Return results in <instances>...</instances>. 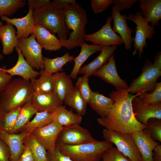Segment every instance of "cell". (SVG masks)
I'll list each match as a JSON object with an SVG mask.
<instances>
[{"label":"cell","mask_w":161,"mask_h":161,"mask_svg":"<svg viewBox=\"0 0 161 161\" xmlns=\"http://www.w3.org/2000/svg\"><path fill=\"white\" fill-rule=\"evenodd\" d=\"M129 93L127 89L113 91L110 94L109 97L114 103L106 117L97 118L99 124L109 130L130 134L147 128L136 120L132 108L133 99L142 93L135 95Z\"/></svg>","instance_id":"1"},{"label":"cell","mask_w":161,"mask_h":161,"mask_svg":"<svg viewBox=\"0 0 161 161\" xmlns=\"http://www.w3.org/2000/svg\"><path fill=\"white\" fill-rule=\"evenodd\" d=\"M64 10L65 24L72 31L68 38L59 39L62 47L70 49L80 46L85 42L87 15L85 10L76 3L68 5Z\"/></svg>","instance_id":"2"},{"label":"cell","mask_w":161,"mask_h":161,"mask_svg":"<svg viewBox=\"0 0 161 161\" xmlns=\"http://www.w3.org/2000/svg\"><path fill=\"white\" fill-rule=\"evenodd\" d=\"M34 92L30 81L21 78L12 79L0 93V106L5 112L22 106Z\"/></svg>","instance_id":"3"},{"label":"cell","mask_w":161,"mask_h":161,"mask_svg":"<svg viewBox=\"0 0 161 161\" xmlns=\"http://www.w3.org/2000/svg\"><path fill=\"white\" fill-rule=\"evenodd\" d=\"M35 25L41 26L52 34L56 33L59 39H66L69 32L65 22L64 10L57 9L51 3L33 11Z\"/></svg>","instance_id":"4"},{"label":"cell","mask_w":161,"mask_h":161,"mask_svg":"<svg viewBox=\"0 0 161 161\" xmlns=\"http://www.w3.org/2000/svg\"><path fill=\"white\" fill-rule=\"evenodd\" d=\"M105 141H97L78 145H57L60 151L73 161H100L104 152L113 146Z\"/></svg>","instance_id":"5"},{"label":"cell","mask_w":161,"mask_h":161,"mask_svg":"<svg viewBox=\"0 0 161 161\" xmlns=\"http://www.w3.org/2000/svg\"><path fill=\"white\" fill-rule=\"evenodd\" d=\"M102 134L104 140L115 145L118 150L131 161H142L141 154L131 134L104 128Z\"/></svg>","instance_id":"6"},{"label":"cell","mask_w":161,"mask_h":161,"mask_svg":"<svg viewBox=\"0 0 161 161\" xmlns=\"http://www.w3.org/2000/svg\"><path fill=\"white\" fill-rule=\"evenodd\" d=\"M161 75V69L147 59L140 75L133 80L127 88L131 94L152 92L155 89L157 80Z\"/></svg>","instance_id":"7"},{"label":"cell","mask_w":161,"mask_h":161,"mask_svg":"<svg viewBox=\"0 0 161 161\" xmlns=\"http://www.w3.org/2000/svg\"><path fill=\"white\" fill-rule=\"evenodd\" d=\"M127 20L132 21L136 25L135 34L132 40L134 43V49L132 54L134 55L138 52L139 58L144 53V47H146V39L151 40L155 34V27L149 25L141 15L140 11H136L135 13L130 14L127 16Z\"/></svg>","instance_id":"8"},{"label":"cell","mask_w":161,"mask_h":161,"mask_svg":"<svg viewBox=\"0 0 161 161\" xmlns=\"http://www.w3.org/2000/svg\"><path fill=\"white\" fill-rule=\"evenodd\" d=\"M97 140L88 130L76 124L63 127L57 137L56 146L60 144L78 145Z\"/></svg>","instance_id":"9"},{"label":"cell","mask_w":161,"mask_h":161,"mask_svg":"<svg viewBox=\"0 0 161 161\" xmlns=\"http://www.w3.org/2000/svg\"><path fill=\"white\" fill-rule=\"evenodd\" d=\"M17 46L26 61L34 69H44L43 48L37 41L34 33L27 38H18Z\"/></svg>","instance_id":"10"},{"label":"cell","mask_w":161,"mask_h":161,"mask_svg":"<svg viewBox=\"0 0 161 161\" xmlns=\"http://www.w3.org/2000/svg\"><path fill=\"white\" fill-rule=\"evenodd\" d=\"M112 20L111 16L107 17L106 23L99 30L92 34L86 35L84 41L101 47L117 46L123 44L122 39L114 31L111 27Z\"/></svg>","instance_id":"11"},{"label":"cell","mask_w":161,"mask_h":161,"mask_svg":"<svg viewBox=\"0 0 161 161\" xmlns=\"http://www.w3.org/2000/svg\"><path fill=\"white\" fill-rule=\"evenodd\" d=\"M63 127L54 121L33 130L31 134L46 150L53 151L56 147V140Z\"/></svg>","instance_id":"12"},{"label":"cell","mask_w":161,"mask_h":161,"mask_svg":"<svg viewBox=\"0 0 161 161\" xmlns=\"http://www.w3.org/2000/svg\"><path fill=\"white\" fill-rule=\"evenodd\" d=\"M32 131L24 130L13 134L0 130V138L6 144L10 151V161H18L25 147L24 140Z\"/></svg>","instance_id":"13"},{"label":"cell","mask_w":161,"mask_h":161,"mask_svg":"<svg viewBox=\"0 0 161 161\" xmlns=\"http://www.w3.org/2000/svg\"><path fill=\"white\" fill-rule=\"evenodd\" d=\"M92 75L112 84L117 90L126 89L128 88L126 80L122 79L118 74L113 54L110 56L108 61Z\"/></svg>","instance_id":"14"},{"label":"cell","mask_w":161,"mask_h":161,"mask_svg":"<svg viewBox=\"0 0 161 161\" xmlns=\"http://www.w3.org/2000/svg\"><path fill=\"white\" fill-rule=\"evenodd\" d=\"M132 105L135 118L145 126H148V121L151 118L161 119V103L154 104H145L138 96L133 99Z\"/></svg>","instance_id":"15"},{"label":"cell","mask_w":161,"mask_h":161,"mask_svg":"<svg viewBox=\"0 0 161 161\" xmlns=\"http://www.w3.org/2000/svg\"><path fill=\"white\" fill-rule=\"evenodd\" d=\"M111 16L113 21L112 30L116 33L120 35L126 49L130 50L133 42L131 35L133 31L128 26L127 16L126 14L121 15L114 6L112 8Z\"/></svg>","instance_id":"16"},{"label":"cell","mask_w":161,"mask_h":161,"mask_svg":"<svg viewBox=\"0 0 161 161\" xmlns=\"http://www.w3.org/2000/svg\"><path fill=\"white\" fill-rule=\"evenodd\" d=\"M131 134L139 149L142 161H153V150L160 143L151 137L147 128Z\"/></svg>","instance_id":"17"},{"label":"cell","mask_w":161,"mask_h":161,"mask_svg":"<svg viewBox=\"0 0 161 161\" xmlns=\"http://www.w3.org/2000/svg\"><path fill=\"white\" fill-rule=\"evenodd\" d=\"M33 10L29 8L27 14L21 18H13L3 16L1 18V21L15 26L16 28V35L18 38H26L33 33L35 26L33 17Z\"/></svg>","instance_id":"18"},{"label":"cell","mask_w":161,"mask_h":161,"mask_svg":"<svg viewBox=\"0 0 161 161\" xmlns=\"http://www.w3.org/2000/svg\"><path fill=\"white\" fill-rule=\"evenodd\" d=\"M30 101L38 112H52L62 103L53 91L44 93L34 92Z\"/></svg>","instance_id":"19"},{"label":"cell","mask_w":161,"mask_h":161,"mask_svg":"<svg viewBox=\"0 0 161 161\" xmlns=\"http://www.w3.org/2000/svg\"><path fill=\"white\" fill-rule=\"evenodd\" d=\"M15 49L18 56L16 63L9 69L3 68L4 70L12 76H18L28 81L39 76L40 72L34 69L26 61L19 48L17 46Z\"/></svg>","instance_id":"20"},{"label":"cell","mask_w":161,"mask_h":161,"mask_svg":"<svg viewBox=\"0 0 161 161\" xmlns=\"http://www.w3.org/2000/svg\"><path fill=\"white\" fill-rule=\"evenodd\" d=\"M141 14L151 26L155 27L158 25L161 19V0H140L138 1Z\"/></svg>","instance_id":"21"},{"label":"cell","mask_w":161,"mask_h":161,"mask_svg":"<svg viewBox=\"0 0 161 161\" xmlns=\"http://www.w3.org/2000/svg\"><path fill=\"white\" fill-rule=\"evenodd\" d=\"M117 46L102 47V49L99 55L90 63L81 67L79 73L88 77L92 75L96 71L108 61L110 56L116 49Z\"/></svg>","instance_id":"22"},{"label":"cell","mask_w":161,"mask_h":161,"mask_svg":"<svg viewBox=\"0 0 161 161\" xmlns=\"http://www.w3.org/2000/svg\"><path fill=\"white\" fill-rule=\"evenodd\" d=\"M33 33L38 44L46 50L56 51L62 47L59 39L41 25H35Z\"/></svg>","instance_id":"23"},{"label":"cell","mask_w":161,"mask_h":161,"mask_svg":"<svg viewBox=\"0 0 161 161\" xmlns=\"http://www.w3.org/2000/svg\"><path fill=\"white\" fill-rule=\"evenodd\" d=\"M18 38L13 26L7 23L0 27V41L2 46V52L4 55L11 54L17 46Z\"/></svg>","instance_id":"24"},{"label":"cell","mask_w":161,"mask_h":161,"mask_svg":"<svg viewBox=\"0 0 161 161\" xmlns=\"http://www.w3.org/2000/svg\"><path fill=\"white\" fill-rule=\"evenodd\" d=\"M54 80L53 92L62 103L74 86L71 78L64 72L52 74Z\"/></svg>","instance_id":"25"},{"label":"cell","mask_w":161,"mask_h":161,"mask_svg":"<svg viewBox=\"0 0 161 161\" xmlns=\"http://www.w3.org/2000/svg\"><path fill=\"white\" fill-rule=\"evenodd\" d=\"M81 50L73 60L74 65L70 76L71 78L75 79L79 74V71L83 63L91 55L99 51H101L102 47L96 44H89L84 42L80 46Z\"/></svg>","instance_id":"26"},{"label":"cell","mask_w":161,"mask_h":161,"mask_svg":"<svg viewBox=\"0 0 161 161\" xmlns=\"http://www.w3.org/2000/svg\"><path fill=\"white\" fill-rule=\"evenodd\" d=\"M53 112V121L62 127L80 124L82 122V116L68 110L62 104L59 106Z\"/></svg>","instance_id":"27"},{"label":"cell","mask_w":161,"mask_h":161,"mask_svg":"<svg viewBox=\"0 0 161 161\" xmlns=\"http://www.w3.org/2000/svg\"><path fill=\"white\" fill-rule=\"evenodd\" d=\"M114 103V101L110 98L104 96L98 92L93 91L88 103L101 117L105 118L109 114Z\"/></svg>","instance_id":"28"},{"label":"cell","mask_w":161,"mask_h":161,"mask_svg":"<svg viewBox=\"0 0 161 161\" xmlns=\"http://www.w3.org/2000/svg\"><path fill=\"white\" fill-rule=\"evenodd\" d=\"M39 78L30 80L34 92L48 93L53 91L54 80L52 74H49L44 69L41 70Z\"/></svg>","instance_id":"29"},{"label":"cell","mask_w":161,"mask_h":161,"mask_svg":"<svg viewBox=\"0 0 161 161\" xmlns=\"http://www.w3.org/2000/svg\"><path fill=\"white\" fill-rule=\"evenodd\" d=\"M63 102L70 106L76 113L81 116L86 113L87 103L82 97L75 86H74L66 95Z\"/></svg>","instance_id":"30"},{"label":"cell","mask_w":161,"mask_h":161,"mask_svg":"<svg viewBox=\"0 0 161 161\" xmlns=\"http://www.w3.org/2000/svg\"><path fill=\"white\" fill-rule=\"evenodd\" d=\"M74 57L69 52L63 55L50 58L43 57L44 70L47 72L53 74L63 70V66L66 64L73 60Z\"/></svg>","instance_id":"31"},{"label":"cell","mask_w":161,"mask_h":161,"mask_svg":"<svg viewBox=\"0 0 161 161\" xmlns=\"http://www.w3.org/2000/svg\"><path fill=\"white\" fill-rule=\"evenodd\" d=\"M38 112L31 104L30 100L23 105L21 108L12 133L17 134L20 132L24 126L30 121L33 116Z\"/></svg>","instance_id":"32"},{"label":"cell","mask_w":161,"mask_h":161,"mask_svg":"<svg viewBox=\"0 0 161 161\" xmlns=\"http://www.w3.org/2000/svg\"><path fill=\"white\" fill-rule=\"evenodd\" d=\"M24 144L31 150L35 161H48L47 151L37 141L31 133L25 139Z\"/></svg>","instance_id":"33"},{"label":"cell","mask_w":161,"mask_h":161,"mask_svg":"<svg viewBox=\"0 0 161 161\" xmlns=\"http://www.w3.org/2000/svg\"><path fill=\"white\" fill-rule=\"evenodd\" d=\"M53 121V112H38L33 119L26 125L21 131L24 130H33L35 129L45 126Z\"/></svg>","instance_id":"34"},{"label":"cell","mask_w":161,"mask_h":161,"mask_svg":"<svg viewBox=\"0 0 161 161\" xmlns=\"http://www.w3.org/2000/svg\"><path fill=\"white\" fill-rule=\"evenodd\" d=\"M26 4L24 0H0V18L11 16Z\"/></svg>","instance_id":"35"},{"label":"cell","mask_w":161,"mask_h":161,"mask_svg":"<svg viewBox=\"0 0 161 161\" xmlns=\"http://www.w3.org/2000/svg\"><path fill=\"white\" fill-rule=\"evenodd\" d=\"M21 107L5 113L3 121L2 130L8 133H12Z\"/></svg>","instance_id":"36"},{"label":"cell","mask_w":161,"mask_h":161,"mask_svg":"<svg viewBox=\"0 0 161 161\" xmlns=\"http://www.w3.org/2000/svg\"><path fill=\"white\" fill-rule=\"evenodd\" d=\"M139 98L144 103L157 104L161 103V83H157L154 90L151 93H142Z\"/></svg>","instance_id":"37"},{"label":"cell","mask_w":161,"mask_h":161,"mask_svg":"<svg viewBox=\"0 0 161 161\" xmlns=\"http://www.w3.org/2000/svg\"><path fill=\"white\" fill-rule=\"evenodd\" d=\"M89 77L86 75L78 78L75 87L85 101L88 103L91 98L92 91L89 84Z\"/></svg>","instance_id":"38"},{"label":"cell","mask_w":161,"mask_h":161,"mask_svg":"<svg viewBox=\"0 0 161 161\" xmlns=\"http://www.w3.org/2000/svg\"><path fill=\"white\" fill-rule=\"evenodd\" d=\"M148 131L151 137L154 140L161 142V119L152 118L148 122Z\"/></svg>","instance_id":"39"},{"label":"cell","mask_w":161,"mask_h":161,"mask_svg":"<svg viewBox=\"0 0 161 161\" xmlns=\"http://www.w3.org/2000/svg\"><path fill=\"white\" fill-rule=\"evenodd\" d=\"M101 161H131L113 146L104 153Z\"/></svg>","instance_id":"40"},{"label":"cell","mask_w":161,"mask_h":161,"mask_svg":"<svg viewBox=\"0 0 161 161\" xmlns=\"http://www.w3.org/2000/svg\"><path fill=\"white\" fill-rule=\"evenodd\" d=\"M91 2L92 9L95 14L105 11L113 4L112 0H92Z\"/></svg>","instance_id":"41"},{"label":"cell","mask_w":161,"mask_h":161,"mask_svg":"<svg viewBox=\"0 0 161 161\" xmlns=\"http://www.w3.org/2000/svg\"><path fill=\"white\" fill-rule=\"evenodd\" d=\"M47 153L48 161H73L62 153L56 146L53 151Z\"/></svg>","instance_id":"42"},{"label":"cell","mask_w":161,"mask_h":161,"mask_svg":"<svg viewBox=\"0 0 161 161\" xmlns=\"http://www.w3.org/2000/svg\"><path fill=\"white\" fill-rule=\"evenodd\" d=\"M138 0H112L113 4L117 10L120 12L129 9Z\"/></svg>","instance_id":"43"},{"label":"cell","mask_w":161,"mask_h":161,"mask_svg":"<svg viewBox=\"0 0 161 161\" xmlns=\"http://www.w3.org/2000/svg\"><path fill=\"white\" fill-rule=\"evenodd\" d=\"M12 77L4 70L3 68H0V93L12 79Z\"/></svg>","instance_id":"44"},{"label":"cell","mask_w":161,"mask_h":161,"mask_svg":"<svg viewBox=\"0 0 161 161\" xmlns=\"http://www.w3.org/2000/svg\"><path fill=\"white\" fill-rule=\"evenodd\" d=\"M51 2L49 0H28L27 4L29 8L34 11L49 4Z\"/></svg>","instance_id":"45"},{"label":"cell","mask_w":161,"mask_h":161,"mask_svg":"<svg viewBox=\"0 0 161 161\" xmlns=\"http://www.w3.org/2000/svg\"><path fill=\"white\" fill-rule=\"evenodd\" d=\"M10 156L7 146L0 138V161H10Z\"/></svg>","instance_id":"46"},{"label":"cell","mask_w":161,"mask_h":161,"mask_svg":"<svg viewBox=\"0 0 161 161\" xmlns=\"http://www.w3.org/2000/svg\"><path fill=\"white\" fill-rule=\"evenodd\" d=\"M76 3L75 0H54L51 4L57 9L64 10L68 5Z\"/></svg>","instance_id":"47"},{"label":"cell","mask_w":161,"mask_h":161,"mask_svg":"<svg viewBox=\"0 0 161 161\" xmlns=\"http://www.w3.org/2000/svg\"><path fill=\"white\" fill-rule=\"evenodd\" d=\"M18 161H35L32 152L27 146L25 145L24 150Z\"/></svg>","instance_id":"48"},{"label":"cell","mask_w":161,"mask_h":161,"mask_svg":"<svg viewBox=\"0 0 161 161\" xmlns=\"http://www.w3.org/2000/svg\"><path fill=\"white\" fill-rule=\"evenodd\" d=\"M153 161H161V145H157L153 151Z\"/></svg>","instance_id":"49"},{"label":"cell","mask_w":161,"mask_h":161,"mask_svg":"<svg viewBox=\"0 0 161 161\" xmlns=\"http://www.w3.org/2000/svg\"><path fill=\"white\" fill-rule=\"evenodd\" d=\"M153 64L157 66L161 69V52H157L154 60Z\"/></svg>","instance_id":"50"},{"label":"cell","mask_w":161,"mask_h":161,"mask_svg":"<svg viewBox=\"0 0 161 161\" xmlns=\"http://www.w3.org/2000/svg\"><path fill=\"white\" fill-rule=\"evenodd\" d=\"M5 112L0 106V130H2V123Z\"/></svg>","instance_id":"51"},{"label":"cell","mask_w":161,"mask_h":161,"mask_svg":"<svg viewBox=\"0 0 161 161\" xmlns=\"http://www.w3.org/2000/svg\"><path fill=\"white\" fill-rule=\"evenodd\" d=\"M4 58V57L2 54L0 53V61L2 60Z\"/></svg>","instance_id":"52"},{"label":"cell","mask_w":161,"mask_h":161,"mask_svg":"<svg viewBox=\"0 0 161 161\" xmlns=\"http://www.w3.org/2000/svg\"><path fill=\"white\" fill-rule=\"evenodd\" d=\"M3 25V24L2 22L0 20V27Z\"/></svg>","instance_id":"53"}]
</instances>
